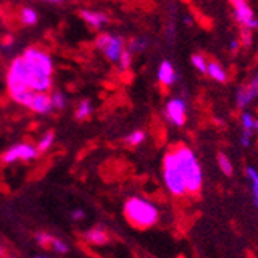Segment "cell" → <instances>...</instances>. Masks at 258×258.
Segmentation results:
<instances>
[{
	"instance_id": "1",
	"label": "cell",
	"mask_w": 258,
	"mask_h": 258,
	"mask_svg": "<svg viewBox=\"0 0 258 258\" xmlns=\"http://www.w3.org/2000/svg\"><path fill=\"white\" fill-rule=\"evenodd\" d=\"M175 153L176 164L181 172L186 194L187 195H198L202 187V170L195 153L184 144H178L172 148Z\"/></svg>"
},
{
	"instance_id": "2",
	"label": "cell",
	"mask_w": 258,
	"mask_h": 258,
	"mask_svg": "<svg viewBox=\"0 0 258 258\" xmlns=\"http://www.w3.org/2000/svg\"><path fill=\"white\" fill-rule=\"evenodd\" d=\"M124 215L127 221L136 229H148L159 218L158 207L153 202L139 196H130L124 202Z\"/></svg>"
},
{
	"instance_id": "3",
	"label": "cell",
	"mask_w": 258,
	"mask_h": 258,
	"mask_svg": "<svg viewBox=\"0 0 258 258\" xmlns=\"http://www.w3.org/2000/svg\"><path fill=\"white\" fill-rule=\"evenodd\" d=\"M162 167H164V181L170 194L175 196H184L186 195V187L181 172L176 164V158L172 150H169L164 155V161H162Z\"/></svg>"
},
{
	"instance_id": "4",
	"label": "cell",
	"mask_w": 258,
	"mask_h": 258,
	"mask_svg": "<svg viewBox=\"0 0 258 258\" xmlns=\"http://www.w3.org/2000/svg\"><path fill=\"white\" fill-rule=\"evenodd\" d=\"M6 84H8V91L11 94V98H14L17 94L28 90V85H26V70H25L22 56L16 58L9 65Z\"/></svg>"
},
{
	"instance_id": "5",
	"label": "cell",
	"mask_w": 258,
	"mask_h": 258,
	"mask_svg": "<svg viewBox=\"0 0 258 258\" xmlns=\"http://www.w3.org/2000/svg\"><path fill=\"white\" fill-rule=\"evenodd\" d=\"M96 47L104 53V56L110 62H119L122 53H124V39L110 34L102 33L96 39Z\"/></svg>"
},
{
	"instance_id": "6",
	"label": "cell",
	"mask_w": 258,
	"mask_h": 258,
	"mask_svg": "<svg viewBox=\"0 0 258 258\" xmlns=\"http://www.w3.org/2000/svg\"><path fill=\"white\" fill-rule=\"evenodd\" d=\"M234 6V16L235 20L243 26V30H255L258 28V20L254 16V11L251 9V6L244 2V0H234L232 2Z\"/></svg>"
},
{
	"instance_id": "7",
	"label": "cell",
	"mask_w": 258,
	"mask_h": 258,
	"mask_svg": "<svg viewBox=\"0 0 258 258\" xmlns=\"http://www.w3.org/2000/svg\"><path fill=\"white\" fill-rule=\"evenodd\" d=\"M22 58L26 62L33 64L36 68H39L44 74H47V76L53 74V61H51L50 54H47L45 51L37 50V48H28V50H25Z\"/></svg>"
},
{
	"instance_id": "8",
	"label": "cell",
	"mask_w": 258,
	"mask_h": 258,
	"mask_svg": "<svg viewBox=\"0 0 258 258\" xmlns=\"http://www.w3.org/2000/svg\"><path fill=\"white\" fill-rule=\"evenodd\" d=\"M37 150L36 147L31 145V144H17L14 147H11L9 150H6L3 155H2V162H5V164H11V162L14 161H30V159H34L37 156Z\"/></svg>"
},
{
	"instance_id": "9",
	"label": "cell",
	"mask_w": 258,
	"mask_h": 258,
	"mask_svg": "<svg viewBox=\"0 0 258 258\" xmlns=\"http://www.w3.org/2000/svg\"><path fill=\"white\" fill-rule=\"evenodd\" d=\"M166 115L170 119L172 124L178 126V127L184 126V122H186V102L180 98H175V99L169 101L167 107H166Z\"/></svg>"
},
{
	"instance_id": "10",
	"label": "cell",
	"mask_w": 258,
	"mask_h": 258,
	"mask_svg": "<svg viewBox=\"0 0 258 258\" xmlns=\"http://www.w3.org/2000/svg\"><path fill=\"white\" fill-rule=\"evenodd\" d=\"M257 96H258V74L251 80L249 85L241 87L237 91V105L240 108L248 107Z\"/></svg>"
},
{
	"instance_id": "11",
	"label": "cell",
	"mask_w": 258,
	"mask_h": 258,
	"mask_svg": "<svg viewBox=\"0 0 258 258\" xmlns=\"http://www.w3.org/2000/svg\"><path fill=\"white\" fill-rule=\"evenodd\" d=\"M28 108H31L34 113H39V115H48L53 110L50 94L48 93H34Z\"/></svg>"
},
{
	"instance_id": "12",
	"label": "cell",
	"mask_w": 258,
	"mask_h": 258,
	"mask_svg": "<svg viewBox=\"0 0 258 258\" xmlns=\"http://www.w3.org/2000/svg\"><path fill=\"white\" fill-rule=\"evenodd\" d=\"M80 17H82L91 28H102V26L108 22V17L104 14V12H98V11H90V9H82L80 11Z\"/></svg>"
},
{
	"instance_id": "13",
	"label": "cell",
	"mask_w": 258,
	"mask_h": 258,
	"mask_svg": "<svg viewBox=\"0 0 258 258\" xmlns=\"http://www.w3.org/2000/svg\"><path fill=\"white\" fill-rule=\"evenodd\" d=\"M158 80L161 85L164 87H169L172 85L175 80H176V73H175V68L173 65L167 61H164L161 65H159V70H158Z\"/></svg>"
},
{
	"instance_id": "14",
	"label": "cell",
	"mask_w": 258,
	"mask_h": 258,
	"mask_svg": "<svg viewBox=\"0 0 258 258\" xmlns=\"http://www.w3.org/2000/svg\"><path fill=\"white\" fill-rule=\"evenodd\" d=\"M84 238L90 244H94V246H104V244H107L108 240H110V238H108V234L99 226L88 229L87 232L84 234Z\"/></svg>"
},
{
	"instance_id": "15",
	"label": "cell",
	"mask_w": 258,
	"mask_h": 258,
	"mask_svg": "<svg viewBox=\"0 0 258 258\" xmlns=\"http://www.w3.org/2000/svg\"><path fill=\"white\" fill-rule=\"evenodd\" d=\"M213 80H216V82H221L224 84L227 80V73L226 70L223 68V66L218 64V62H209L207 64V71H206Z\"/></svg>"
},
{
	"instance_id": "16",
	"label": "cell",
	"mask_w": 258,
	"mask_h": 258,
	"mask_svg": "<svg viewBox=\"0 0 258 258\" xmlns=\"http://www.w3.org/2000/svg\"><path fill=\"white\" fill-rule=\"evenodd\" d=\"M91 112H93L91 102L87 101V99H84V101L79 102V105H77V108H76V118H77L79 121H84V119H87V118L91 115Z\"/></svg>"
},
{
	"instance_id": "17",
	"label": "cell",
	"mask_w": 258,
	"mask_h": 258,
	"mask_svg": "<svg viewBox=\"0 0 258 258\" xmlns=\"http://www.w3.org/2000/svg\"><path fill=\"white\" fill-rule=\"evenodd\" d=\"M246 175L252 183V192H254V201L258 207V172L254 167H246Z\"/></svg>"
},
{
	"instance_id": "18",
	"label": "cell",
	"mask_w": 258,
	"mask_h": 258,
	"mask_svg": "<svg viewBox=\"0 0 258 258\" xmlns=\"http://www.w3.org/2000/svg\"><path fill=\"white\" fill-rule=\"evenodd\" d=\"M53 142H54V133H53V131H47V133L44 134V138L39 141V144H37V147H36L37 153L47 152L48 148L53 145Z\"/></svg>"
},
{
	"instance_id": "19",
	"label": "cell",
	"mask_w": 258,
	"mask_h": 258,
	"mask_svg": "<svg viewBox=\"0 0 258 258\" xmlns=\"http://www.w3.org/2000/svg\"><path fill=\"white\" fill-rule=\"evenodd\" d=\"M241 124L244 127V130L248 131H254V130H258V119H255L251 113L244 112L241 115Z\"/></svg>"
},
{
	"instance_id": "20",
	"label": "cell",
	"mask_w": 258,
	"mask_h": 258,
	"mask_svg": "<svg viewBox=\"0 0 258 258\" xmlns=\"http://www.w3.org/2000/svg\"><path fill=\"white\" fill-rule=\"evenodd\" d=\"M20 20L23 25H34L37 22V12L33 8H23L20 11Z\"/></svg>"
},
{
	"instance_id": "21",
	"label": "cell",
	"mask_w": 258,
	"mask_h": 258,
	"mask_svg": "<svg viewBox=\"0 0 258 258\" xmlns=\"http://www.w3.org/2000/svg\"><path fill=\"white\" fill-rule=\"evenodd\" d=\"M218 164H220V169L224 175L230 176L234 173V167H232V162L230 159L224 155V153H218Z\"/></svg>"
},
{
	"instance_id": "22",
	"label": "cell",
	"mask_w": 258,
	"mask_h": 258,
	"mask_svg": "<svg viewBox=\"0 0 258 258\" xmlns=\"http://www.w3.org/2000/svg\"><path fill=\"white\" fill-rule=\"evenodd\" d=\"M144 139H145V133L142 131V130H134V131H131L129 136H127V142L130 144V145H141L142 142H144Z\"/></svg>"
},
{
	"instance_id": "23",
	"label": "cell",
	"mask_w": 258,
	"mask_h": 258,
	"mask_svg": "<svg viewBox=\"0 0 258 258\" xmlns=\"http://www.w3.org/2000/svg\"><path fill=\"white\" fill-rule=\"evenodd\" d=\"M192 64H194V66L199 73H206L207 71V61H206L204 56H202V54H194V56H192Z\"/></svg>"
},
{
	"instance_id": "24",
	"label": "cell",
	"mask_w": 258,
	"mask_h": 258,
	"mask_svg": "<svg viewBox=\"0 0 258 258\" xmlns=\"http://www.w3.org/2000/svg\"><path fill=\"white\" fill-rule=\"evenodd\" d=\"M33 96H34V93H33L31 90H26V91H23V93L17 94V96H14L12 99H14V101H16L17 104H20V105L30 107V102H31Z\"/></svg>"
},
{
	"instance_id": "25",
	"label": "cell",
	"mask_w": 258,
	"mask_h": 258,
	"mask_svg": "<svg viewBox=\"0 0 258 258\" xmlns=\"http://www.w3.org/2000/svg\"><path fill=\"white\" fill-rule=\"evenodd\" d=\"M147 47V42L144 39H133L131 42H130V45H129V53H139V51H142L144 48Z\"/></svg>"
},
{
	"instance_id": "26",
	"label": "cell",
	"mask_w": 258,
	"mask_h": 258,
	"mask_svg": "<svg viewBox=\"0 0 258 258\" xmlns=\"http://www.w3.org/2000/svg\"><path fill=\"white\" fill-rule=\"evenodd\" d=\"M50 98H51L53 108H64V107H65V98H64L62 93L56 91V93L50 94Z\"/></svg>"
},
{
	"instance_id": "27",
	"label": "cell",
	"mask_w": 258,
	"mask_h": 258,
	"mask_svg": "<svg viewBox=\"0 0 258 258\" xmlns=\"http://www.w3.org/2000/svg\"><path fill=\"white\" fill-rule=\"evenodd\" d=\"M50 246L56 251L58 254H65L66 251H68V248H66V244L64 243V241H61V240H58V238H53L51 240V244Z\"/></svg>"
},
{
	"instance_id": "28",
	"label": "cell",
	"mask_w": 258,
	"mask_h": 258,
	"mask_svg": "<svg viewBox=\"0 0 258 258\" xmlns=\"http://www.w3.org/2000/svg\"><path fill=\"white\" fill-rule=\"evenodd\" d=\"M119 65L122 70H127L129 66L131 65V53H129L127 50H124V53H122V56L119 59Z\"/></svg>"
},
{
	"instance_id": "29",
	"label": "cell",
	"mask_w": 258,
	"mask_h": 258,
	"mask_svg": "<svg viewBox=\"0 0 258 258\" xmlns=\"http://www.w3.org/2000/svg\"><path fill=\"white\" fill-rule=\"evenodd\" d=\"M240 44H243L244 47H251L252 44V34L249 30H241V36H240Z\"/></svg>"
},
{
	"instance_id": "30",
	"label": "cell",
	"mask_w": 258,
	"mask_h": 258,
	"mask_svg": "<svg viewBox=\"0 0 258 258\" xmlns=\"http://www.w3.org/2000/svg\"><path fill=\"white\" fill-rule=\"evenodd\" d=\"M51 240H53V237L48 235V234H45V232L37 234V241H39L40 246H44V248L50 246V244H51Z\"/></svg>"
},
{
	"instance_id": "31",
	"label": "cell",
	"mask_w": 258,
	"mask_h": 258,
	"mask_svg": "<svg viewBox=\"0 0 258 258\" xmlns=\"http://www.w3.org/2000/svg\"><path fill=\"white\" fill-rule=\"evenodd\" d=\"M251 139H252V131L244 130L243 134H241V138H240L241 145H243V147H249V145H251Z\"/></svg>"
},
{
	"instance_id": "32",
	"label": "cell",
	"mask_w": 258,
	"mask_h": 258,
	"mask_svg": "<svg viewBox=\"0 0 258 258\" xmlns=\"http://www.w3.org/2000/svg\"><path fill=\"white\" fill-rule=\"evenodd\" d=\"M71 216H73V220L80 221V220H84V218H85V212H84V210H80V209H76V210L71 213Z\"/></svg>"
},
{
	"instance_id": "33",
	"label": "cell",
	"mask_w": 258,
	"mask_h": 258,
	"mask_svg": "<svg viewBox=\"0 0 258 258\" xmlns=\"http://www.w3.org/2000/svg\"><path fill=\"white\" fill-rule=\"evenodd\" d=\"M240 50V42L237 39H234V40H230V51L232 53H237Z\"/></svg>"
},
{
	"instance_id": "34",
	"label": "cell",
	"mask_w": 258,
	"mask_h": 258,
	"mask_svg": "<svg viewBox=\"0 0 258 258\" xmlns=\"http://www.w3.org/2000/svg\"><path fill=\"white\" fill-rule=\"evenodd\" d=\"M12 42V37L11 36H8L6 39H5V44H11Z\"/></svg>"
},
{
	"instance_id": "35",
	"label": "cell",
	"mask_w": 258,
	"mask_h": 258,
	"mask_svg": "<svg viewBox=\"0 0 258 258\" xmlns=\"http://www.w3.org/2000/svg\"><path fill=\"white\" fill-rule=\"evenodd\" d=\"M0 255H3V248L2 246H0Z\"/></svg>"
},
{
	"instance_id": "36",
	"label": "cell",
	"mask_w": 258,
	"mask_h": 258,
	"mask_svg": "<svg viewBox=\"0 0 258 258\" xmlns=\"http://www.w3.org/2000/svg\"><path fill=\"white\" fill-rule=\"evenodd\" d=\"M37 258H44V257H37Z\"/></svg>"
},
{
	"instance_id": "37",
	"label": "cell",
	"mask_w": 258,
	"mask_h": 258,
	"mask_svg": "<svg viewBox=\"0 0 258 258\" xmlns=\"http://www.w3.org/2000/svg\"><path fill=\"white\" fill-rule=\"evenodd\" d=\"M6 258H11V257H6Z\"/></svg>"
}]
</instances>
